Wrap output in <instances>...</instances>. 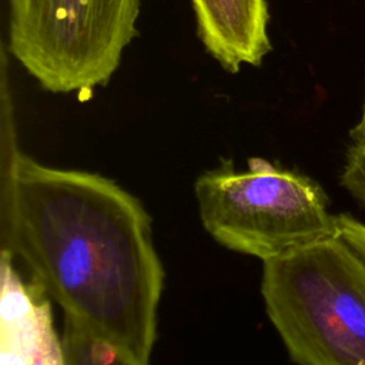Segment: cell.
<instances>
[{"mask_svg": "<svg viewBox=\"0 0 365 365\" xmlns=\"http://www.w3.org/2000/svg\"><path fill=\"white\" fill-rule=\"evenodd\" d=\"M351 137H352V141L365 143V104H364L362 118H361V121L356 124V127L351 131Z\"/></svg>", "mask_w": 365, "mask_h": 365, "instance_id": "cell-10", "label": "cell"}, {"mask_svg": "<svg viewBox=\"0 0 365 365\" xmlns=\"http://www.w3.org/2000/svg\"><path fill=\"white\" fill-rule=\"evenodd\" d=\"M341 185L365 208V143L354 141L349 147Z\"/></svg>", "mask_w": 365, "mask_h": 365, "instance_id": "cell-8", "label": "cell"}, {"mask_svg": "<svg viewBox=\"0 0 365 365\" xmlns=\"http://www.w3.org/2000/svg\"><path fill=\"white\" fill-rule=\"evenodd\" d=\"M1 57L3 247L64 318L150 362L164 269L141 202L94 173L54 168L17 147Z\"/></svg>", "mask_w": 365, "mask_h": 365, "instance_id": "cell-1", "label": "cell"}, {"mask_svg": "<svg viewBox=\"0 0 365 365\" xmlns=\"http://www.w3.org/2000/svg\"><path fill=\"white\" fill-rule=\"evenodd\" d=\"M338 234L365 259V224L351 214L336 215Z\"/></svg>", "mask_w": 365, "mask_h": 365, "instance_id": "cell-9", "label": "cell"}, {"mask_svg": "<svg viewBox=\"0 0 365 365\" xmlns=\"http://www.w3.org/2000/svg\"><path fill=\"white\" fill-rule=\"evenodd\" d=\"M265 311L297 365H365V259L332 235L262 262Z\"/></svg>", "mask_w": 365, "mask_h": 365, "instance_id": "cell-2", "label": "cell"}, {"mask_svg": "<svg viewBox=\"0 0 365 365\" xmlns=\"http://www.w3.org/2000/svg\"><path fill=\"white\" fill-rule=\"evenodd\" d=\"M198 37L221 67L235 74L261 66L272 50L267 0H191Z\"/></svg>", "mask_w": 365, "mask_h": 365, "instance_id": "cell-6", "label": "cell"}, {"mask_svg": "<svg viewBox=\"0 0 365 365\" xmlns=\"http://www.w3.org/2000/svg\"><path fill=\"white\" fill-rule=\"evenodd\" d=\"M61 341L66 365H150L128 349L91 334L67 318Z\"/></svg>", "mask_w": 365, "mask_h": 365, "instance_id": "cell-7", "label": "cell"}, {"mask_svg": "<svg viewBox=\"0 0 365 365\" xmlns=\"http://www.w3.org/2000/svg\"><path fill=\"white\" fill-rule=\"evenodd\" d=\"M194 194L205 231L262 262L338 234L322 188L265 158H248L241 171L224 160L195 180Z\"/></svg>", "mask_w": 365, "mask_h": 365, "instance_id": "cell-3", "label": "cell"}, {"mask_svg": "<svg viewBox=\"0 0 365 365\" xmlns=\"http://www.w3.org/2000/svg\"><path fill=\"white\" fill-rule=\"evenodd\" d=\"M140 0H9V51L41 88L81 101L138 34Z\"/></svg>", "mask_w": 365, "mask_h": 365, "instance_id": "cell-4", "label": "cell"}, {"mask_svg": "<svg viewBox=\"0 0 365 365\" xmlns=\"http://www.w3.org/2000/svg\"><path fill=\"white\" fill-rule=\"evenodd\" d=\"M51 314L47 294L34 281H23L3 248L0 365H66Z\"/></svg>", "mask_w": 365, "mask_h": 365, "instance_id": "cell-5", "label": "cell"}]
</instances>
